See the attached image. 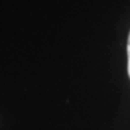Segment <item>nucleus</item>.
<instances>
[{"label":"nucleus","mask_w":130,"mask_h":130,"mask_svg":"<svg viewBox=\"0 0 130 130\" xmlns=\"http://www.w3.org/2000/svg\"><path fill=\"white\" fill-rule=\"evenodd\" d=\"M128 74L130 77V34L129 39H128Z\"/></svg>","instance_id":"obj_1"}]
</instances>
